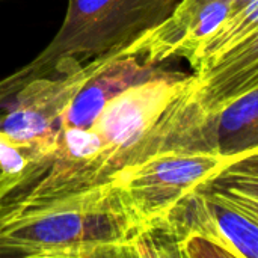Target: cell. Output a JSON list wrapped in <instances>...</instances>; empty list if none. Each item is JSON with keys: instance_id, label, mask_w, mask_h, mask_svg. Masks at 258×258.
I'll return each mask as SVG.
<instances>
[{"instance_id": "cell-1", "label": "cell", "mask_w": 258, "mask_h": 258, "mask_svg": "<svg viewBox=\"0 0 258 258\" xmlns=\"http://www.w3.org/2000/svg\"><path fill=\"white\" fill-rule=\"evenodd\" d=\"M186 77L160 63L110 98L88 127H62L50 166L30 198L50 201L110 183L181 92Z\"/></svg>"}, {"instance_id": "cell-2", "label": "cell", "mask_w": 258, "mask_h": 258, "mask_svg": "<svg viewBox=\"0 0 258 258\" xmlns=\"http://www.w3.org/2000/svg\"><path fill=\"white\" fill-rule=\"evenodd\" d=\"M136 230L110 183L0 218V257L132 258Z\"/></svg>"}, {"instance_id": "cell-3", "label": "cell", "mask_w": 258, "mask_h": 258, "mask_svg": "<svg viewBox=\"0 0 258 258\" xmlns=\"http://www.w3.org/2000/svg\"><path fill=\"white\" fill-rule=\"evenodd\" d=\"M180 0H68L53 39L30 62L0 79V106L26 83L50 76L65 60L88 62L133 42L160 26Z\"/></svg>"}, {"instance_id": "cell-4", "label": "cell", "mask_w": 258, "mask_h": 258, "mask_svg": "<svg viewBox=\"0 0 258 258\" xmlns=\"http://www.w3.org/2000/svg\"><path fill=\"white\" fill-rule=\"evenodd\" d=\"M135 257L258 258V225L195 187L138 242Z\"/></svg>"}, {"instance_id": "cell-5", "label": "cell", "mask_w": 258, "mask_h": 258, "mask_svg": "<svg viewBox=\"0 0 258 258\" xmlns=\"http://www.w3.org/2000/svg\"><path fill=\"white\" fill-rule=\"evenodd\" d=\"M236 159L206 151L166 150L121 169L110 184L136 230L132 257L138 242L156 231L190 190Z\"/></svg>"}, {"instance_id": "cell-6", "label": "cell", "mask_w": 258, "mask_h": 258, "mask_svg": "<svg viewBox=\"0 0 258 258\" xmlns=\"http://www.w3.org/2000/svg\"><path fill=\"white\" fill-rule=\"evenodd\" d=\"M110 53L88 62L65 60L53 74L26 83L0 106V132L27 148L39 160L44 174L54 154L70 103Z\"/></svg>"}, {"instance_id": "cell-7", "label": "cell", "mask_w": 258, "mask_h": 258, "mask_svg": "<svg viewBox=\"0 0 258 258\" xmlns=\"http://www.w3.org/2000/svg\"><path fill=\"white\" fill-rule=\"evenodd\" d=\"M257 147L258 91H254L201 119L177 125L154 124L133 150L127 166L166 150L206 151L236 159Z\"/></svg>"}, {"instance_id": "cell-8", "label": "cell", "mask_w": 258, "mask_h": 258, "mask_svg": "<svg viewBox=\"0 0 258 258\" xmlns=\"http://www.w3.org/2000/svg\"><path fill=\"white\" fill-rule=\"evenodd\" d=\"M254 91H258V29L206 70L187 74L181 92L156 124L201 119Z\"/></svg>"}, {"instance_id": "cell-9", "label": "cell", "mask_w": 258, "mask_h": 258, "mask_svg": "<svg viewBox=\"0 0 258 258\" xmlns=\"http://www.w3.org/2000/svg\"><path fill=\"white\" fill-rule=\"evenodd\" d=\"M258 29V0H248L230 14L187 59L192 73L203 71Z\"/></svg>"}, {"instance_id": "cell-10", "label": "cell", "mask_w": 258, "mask_h": 258, "mask_svg": "<svg viewBox=\"0 0 258 258\" xmlns=\"http://www.w3.org/2000/svg\"><path fill=\"white\" fill-rule=\"evenodd\" d=\"M206 181L258 194V147L240 154Z\"/></svg>"}, {"instance_id": "cell-11", "label": "cell", "mask_w": 258, "mask_h": 258, "mask_svg": "<svg viewBox=\"0 0 258 258\" xmlns=\"http://www.w3.org/2000/svg\"><path fill=\"white\" fill-rule=\"evenodd\" d=\"M198 187L209 192L213 198H216L222 204L245 215L258 225V194H252L231 186H219L209 181L201 183Z\"/></svg>"}, {"instance_id": "cell-12", "label": "cell", "mask_w": 258, "mask_h": 258, "mask_svg": "<svg viewBox=\"0 0 258 258\" xmlns=\"http://www.w3.org/2000/svg\"><path fill=\"white\" fill-rule=\"evenodd\" d=\"M246 2L248 0H180L178 5H177V8L174 9V12L168 18H171V20H181V18H186V17L195 14L201 8L213 6V5L228 6L230 9L236 11L242 5H245Z\"/></svg>"}, {"instance_id": "cell-13", "label": "cell", "mask_w": 258, "mask_h": 258, "mask_svg": "<svg viewBox=\"0 0 258 258\" xmlns=\"http://www.w3.org/2000/svg\"><path fill=\"white\" fill-rule=\"evenodd\" d=\"M6 186H5V181H3V177H2V171H0V204L2 206H6Z\"/></svg>"}, {"instance_id": "cell-14", "label": "cell", "mask_w": 258, "mask_h": 258, "mask_svg": "<svg viewBox=\"0 0 258 258\" xmlns=\"http://www.w3.org/2000/svg\"><path fill=\"white\" fill-rule=\"evenodd\" d=\"M6 212H8V207H6V206H2V204H0V218H2V216H3V215L6 213Z\"/></svg>"}]
</instances>
